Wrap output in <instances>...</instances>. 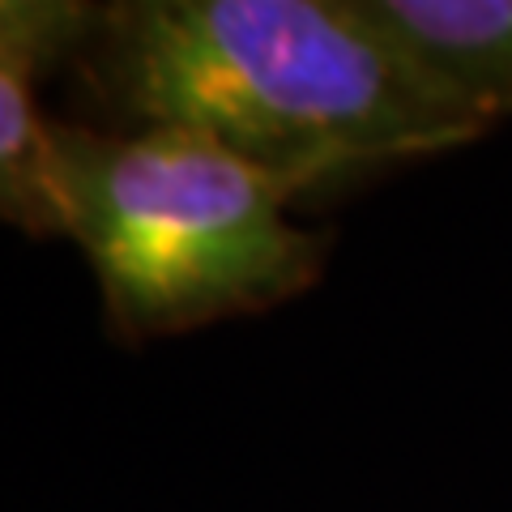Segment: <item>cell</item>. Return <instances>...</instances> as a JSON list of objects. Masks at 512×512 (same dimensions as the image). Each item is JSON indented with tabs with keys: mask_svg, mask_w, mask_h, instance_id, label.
I'll use <instances>...</instances> for the list:
<instances>
[{
	"mask_svg": "<svg viewBox=\"0 0 512 512\" xmlns=\"http://www.w3.org/2000/svg\"><path fill=\"white\" fill-rule=\"evenodd\" d=\"M73 69L111 128L197 133L295 201L483 137L359 0H120Z\"/></svg>",
	"mask_w": 512,
	"mask_h": 512,
	"instance_id": "obj_1",
	"label": "cell"
},
{
	"mask_svg": "<svg viewBox=\"0 0 512 512\" xmlns=\"http://www.w3.org/2000/svg\"><path fill=\"white\" fill-rule=\"evenodd\" d=\"M265 171L180 128L56 120L52 222L99 278L116 342L269 312L320 278L329 235L299 227Z\"/></svg>",
	"mask_w": 512,
	"mask_h": 512,
	"instance_id": "obj_2",
	"label": "cell"
},
{
	"mask_svg": "<svg viewBox=\"0 0 512 512\" xmlns=\"http://www.w3.org/2000/svg\"><path fill=\"white\" fill-rule=\"evenodd\" d=\"M103 5L82 0H0V222L56 235L52 146L56 120L39 90L73 69Z\"/></svg>",
	"mask_w": 512,
	"mask_h": 512,
	"instance_id": "obj_3",
	"label": "cell"
},
{
	"mask_svg": "<svg viewBox=\"0 0 512 512\" xmlns=\"http://www.w3.org/2000/svg\"><path fill=\"white\" fill-rule=\"evenodd\" d=\"M359 9L483 133L512 120V0H359Z\"/></svg>",
	"mask_w": 512,
	"mask_h": 512,
	"instance_id": "obj_4",
	"label": "cell"
}]
</instances>
